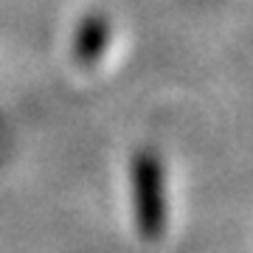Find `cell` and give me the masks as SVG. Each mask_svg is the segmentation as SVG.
Here are the masks:
<instances>
[{"label":"cell","mask_w":253,"mask_h":253,"mask_svg":"<svg viewBox=\"0 0 253 253\" xmlns=\"http://www.w3.org/2000/svg\"><path fill=\"white\" fill-rule=\"evenodd\" d=\"M132 177V200H135L138 234L146 242H158L166 231V177L163 163L155 152H138L129 166Z\"/></svg>","instance_id":"1"},{"label":"cell","mask_w":253,"mask_h":253,"mask_svg":"<svg viewBox=\"0 0 253 253\" xmlns=\"http://www.w3.org/2000/svg\"><path fill=\"white\" fill-rule=\"evenodd\" d=\"M110 42V23L101 14H87L73 37V59L79 65H96Z\"/></svg>","instance_id":"2"}]
</instances>
